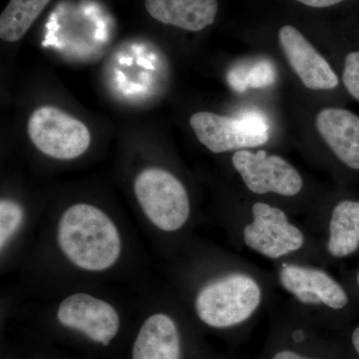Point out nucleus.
I'll return each instance as SVG.
<instances>
[{
    "instance_id": "nucleus-7",
    "label": "nucleus",
    "mask_w": 359,
    "mask_h": 359,
    "mask_svg": "<svg viewBox=\"0 0 359 359\" xmlns=\"http://www.w3.org/2000/svg\"><path fill=\"white\" fill-rule=\"evenodd\" d=\"M233 165L250 192L292 197L302 191L301 175L280 156L268 154L264 150L257 153L240 150L233 156Z\"/></svg>"
},
{
    "instance_id": "nucleus-18",
    "label": "nucleus",
    "mask_w": 359,
    "mask_h": 359,
    "mask_svg": "<svg viewBox=\"0 0 359 359\" xmlns=\"http://www.w3.org/2000/svg\"><path fill=\"white\" fill-rule=\"evenodd\" d=\"M342 80L347 91L359 101V51L347 54Z\"/></svg>"
},
{
    "instance_id": "nucleus-6",
    "label": "nucleus",
    "mask_w": 359,
    "mask_h": 359,
    "mask_svg": "<svg viewBox=\"0 0 359 359\" xmlns=\"http://www.w3.org/2000/svg\"><path fill=\"white\" fill-rule=\"evenodd\" d=\"M56 318L65 330L104 348L110 346L121 330L117 309L109 302L88 294H74L63 299Z\"/></svg>"
},
{
    "instance_id": "nucleus-12",
    "label": "nucleus",
    "mask_w": 359,
    "mask_h": 359,
    "mask_svg": "<svg viewBox=\"0 0 359 359\" xmlns=\"http://www.w3.org/2000/svg\"><path fill=\"white\" fill-rule=\"evenodd\" d=\"M316 129L342 163L359 170V117L341 108H325L318 113Z\"/></svg>"
},
{
    "instance_id": "nucleus-19",
    "label": "nucleus",
    "mask_w": 359,
    "mask_h": 359,
    "mask_svg": "<svg viewBox=\"0 0 359 359\" xmlns=\"http://www.w3.org/2000/svg\"><path fill=\"white\" fill-rule=\"evenodd\" d=\"M304 6L316 7V8H323V7H330L344 1V0H297Z\"/></svg>"
},
{
    "instance_id": "nucleus-1",
    "label": "nucleus",
    "mask_w": 359,
    "mask_h": 359,
    "mask_svg": "<svg viewBox=\"0 0 359 359\" xmlns=\"http://www.w3.org/2000/svg\"><path fill=\"white\" fill-rule=\"evenodd\" d=\"M59 249L77 268L103 271L114 266L122 241L114 222L102 210L79 203L68 208L57 230Z\"/></svg>"
},
{
    "instance_id": "nucleus-22",
    "label": "nucleus",
    "mask_w": 359,
    "mask_h": 359,
    "mask_svg": "<svg viewBox=\"0 0 359 359\" xmlns=\"http://www.w3.org/2000/svg\"><path fill=\"white\" fill-rule=\"evenodd\" d=\"M139 65L144 66V67L149 68V69H154V67H153L152 65H149L147 61L144 60V59H140V60H139Z\"/></svg>"
},
{
    "instance_id": "nucleus-9",
    "label": "nucleus",
    "mask_w": 359,
    "mask_h": 359,
    "mask_svg": "<svg viewBox=\"0 0 359 359\" xmlns=\"http://www.w3.org/2000/svg\"><path fill=\"white\" fill-rule=\"evenodd\" d=\"M278 40L290 67L306 88L332 90L339 86V77L332 66L297 28L283 26Z\"/></svg>"
},
{
    "instance_id": "nucleus-13",
    "label": "nucleus",
    "mask_w": 359,
    "mask_h": 359,
    "mask_svg": "<svg viewBox=\"0 0 359 359\" xmlns=\"http://www.w3.org/2000/svg\"><path fill=\"white\" fill-rule=\"evenodd\" d=\"M154 20L188 32H201L211 25L218 13L217 0H146Z\"/></svg>"
},
{
    "instance_id": "nucleus-3",
    "label": "nucleus",
    "mask_w": 359,
    "mask_h": 359,
    "mask_svg": "<svg viewBox=\"0 0 359 359\" xmlns=\"http://www.w3.org/2000/svg\"><path fill=\"white\" fill-rule=\"evenodd\" d=\"M134 191L149 221L159 230L176 231L185 226L190 217V200L185 187L173 174L148 168L135 179Z\"/></svg>"
},
{
    "instance_id": "nucleus-15",
    "label": "nucleus",
    "mask_w": 359,
    "mask_h": 359,
    "mask_svg": "<svg viewBox=\"0 0 359 359\" xmlns=\"http://www.w3.org/2000/svg\"><path fill=\"white\" fill-rule=\"evenodd\" d=\"M50 0H11L0 16V37L6 42L22 39Z\"/></svg>"
},
{
    "instance_id": "nucleus-11",
    "label": "nucleus",
    "mask_w": 359,
    "mask_h": 359,
    "mask_svg": "<svg viewBox=\"0 0 359 359\" xmlns=\"http://www.w3.org/2000/svg\"><path fill=\"white\" fill-rule=\"evenodd\" d=\"M130 359H183L181 334L174 318L164 313L148 316L135 335Z\"/></svg>"
},
{
    "instance_id": "nucleus-16",
    "label": "nucleus",
    "mask_w": 359,
    "mask_h": 359,
    "mask_svg": "<svg viewBox=\"0 0 359 359\" xmlns=\"http://www.w3.org/2000/svg\"><path fill=\"white\" fill-rule=\"evenodd\" d=\"M226 80L231 88L240 93L250 88H266L275 84L276 66L266 58L244 61L231 68L226 75Z\"/></svg>"
},
{
    "instance_id": "nucleus-10",
    "label": "nucleus",
    "mask_w": 359,
    "mask_h": 359,
    "mask_svg": "<svg viewBox=\"0 0 359 359\" xmlns=\"http://www.w3.org/2000/svg\"><path fill=\"white\" fill-rule=\"evenodd\" d=\"M283 289L304 304H325L341 309L348 304V297L334 278L321 269L287 264L280 271Z\"/></svg>"
},
{
    "instance_id": "nucleus-8",
    "label": "nucleus",
    "mask_w": 359,
    "mask_h": 359,
    "mask_svg": "<svg viewBox=\"0 0 359 359\" xmlns=\"http://www.w3.org/2000/svg\"><path fill=\"white\" fill-rule=\"evenodd\" d=\"M252 223L244 229V242L250 249L269 259H280L301 250L304 233L290 224L283 210L266 203L252 205Z\"/></svg>"
},
{
    "instance_id": "nucleus-20",
    "label": "nucleus",
    "mask_w": 359,
    "mask_h": 359,
    "mask_svg": "<svg viewBox=\"0 0 359 359\" xmlns=\"http://www.w3.org/2000/svg\"><path fill=\"white\" fill-rule=\"evenodd\" d=\"M273 359H314V358H304V356L301 355V354L294 353V351H280V353H276L275 356H273Z\"/></svg>"
},
{
    "instance_id": "nucleus-14",
    "label": "nucleus",
    "mask_w": 359,
    "mask_h": 359,
    "mask_svg": "<svg viewBox=\"0 0 359 359\" xmlns=\"http://www.w3.org/2000/svg\"><path fill=\"white\" fill-rule=\"evenodd\" d=\"M359 247V202L342 201L335 205L330 223L327 250L332 256H351Z\"/></svg>"
},
{
    "instance_id": "nucleus-17",
    "label": "nucleus",
    "mask_w": 359,
    "mask_h": 359,
    "mask_svg": "<svg viewBox=\"0 0 359 359\" xmlns=\"http://www.w3.org/2000/svg\"><path fill=\"white\" fill-rule=\"evenodd\" d=\"M25 218L22 207L13 200L2 199L0 202V247L8 244L20 230Z\"/></svg>"
},
{
    "instance_id": "nucleus-23",
    "label": "nucleus",
    "mask_w": 359,
    "mask_h": 359,
    "mask_svg": "<svg viewBox=\"0 0 359 359\" xmlns=\"http://www.w3.org/2000/svg\"><path fill=\"white\" fill-rule=\"evenodd\" d=\"M358 285H359V273H358Z\"/></svg>"
},
{
    "instance_id": "nucleus-2",
    "label": "nucleus",
    "mask_w": 359,
    "mask_h": 359,
    "mask_svg": "<svg viewBox=\"0 0 359 359\" xmlns=\"http://www.w3.org/2000/svg\"><path fill=\"white\" fill-rule=\"evenodd\" d=\"M259 283L245 273H230L205 285L196 297L198 318L214 328H228L249 320L259 308Z\"/></svg>"
},
{
    "instance_id": "nucleus-5",
    "label": "nucleus",
    "mask_w": 359,
    "mask_h": 359,
    "mask_svg": "<svg viewBox=\"0 0 359 359\" xmlns=\"http://www.w3.org/2000/svg\"><path fill=\"white\" fill-rule=\"evenodd\" d=\"M28 136L40 152L57 160L83 155L91 143L86 125L53 106H42L30 116Z\"/></svg>"
},
{
    "instance_id": "nucleus-4",
    "label": "nucleus",
    "mask_w": 359,
    "mask_h": 359,
    "mask_svg": "<svg viewBox=\"0 0 359 359\" xmlns=\"http://www.w3.org/2000/svg\"><path fill=\"white\" fill-rule=\"evenodd\" d=\"M198 140L212 153L259 147L269 140V124L259 111L248 110L238 118L202 111L191 117Z\"/></svg>"
},
{
    "instance_id": "nucleus-21",
    "label": "nucleus",
    "mask_w": 359,
    "mask_h": 359,
    "mask_svg": "<svg viewBox=\"0 0 359 359\" xmlns=\"http://www.w3.org/2000/svg\"><path fill=\"white\" fill-rule=\"evenodd\" d=\"M353 344L354 348H355V351H358V353L359 354V327L354 330L353 334Z\"/></svg>"
}]
</instances>
